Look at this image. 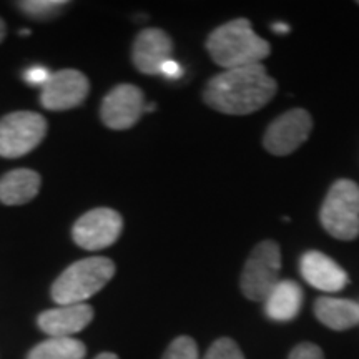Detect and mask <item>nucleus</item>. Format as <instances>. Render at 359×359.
I'll list each match as a JSON object with an SVG mask.
<instances>
[{
    "mask_svg": "<svg viewBox=\"0 0 359 359\" xmlns=\"http://www.w3.org/2000/svg\"><path fill=\"white\" fill-rule=\"evenodd\" d=\"M25 15L34 20H50L55 19L69 6L65 0H27V2L17 4Z\"/></svg>",
    "mask_w": 359,
    "mask_h": 359,
    "instance_id": "nucleus-18",
    "label": "nucleus"
},
{
    "mask_svg": "<svg viewBox=\"0 0 359 359\" xmlns=\"http://www.w3.org/2000/svg\"><path fill=\"white\" fill-rule=\"evenodd\" d=\"M206 50L224 70L262 64L271 52L266 40L251 29L246 19H235L215 29L206 40Z\"/></svg>",
    "mask_w": 359,
    "mask_h": 359,
    "instance_id": "nucleus-2",
    "label": "nucleus"
},
{
    "mask_svg": "<svg viewBox=\"0 0 359 359\" xmlns=\"http://www.w3.org/2000/svg\"><path fill=\"white\" fill-rule=\"evenodd\" d=\"M311 130L313 118L306 110H288L269 123L263 137V147L276 156L290 155L308 140Z\"/></svg>",
    "mask_w": 359,
    "mask_h": 359,
    "instance_id": "nucleus-8",
    "label": "nucleus"
},
{
    "mask_svg": "<svg viewBox=\"0 0 359 359\" xmlns=\"http://www.w3.org/2000/svg\"><path fill=\"white\" fill-rule=\"evenodd\" d=\"M50 75L52 74L47 69H45V67L34 65V67H30V69H27L24 72V80L29 85H32V87H40V88H42L43 85L48 82Z\"/></svg>",
    "mask_w": 359,
    "mask_h": 359,
    "instance_id": "nucleus-21",
    "label": "nucleus"
},
{
    "mask_svg": "<svg viewBox=\"0 0 359 359\" xmlns=\"http://www.w3.org/2000/svg\"><path fill=\"white\" fill-rule=\"evenodd\" d=\"M299 269L308 285L326 293H336L348 285L346 271L321 251L304 253L299 262Z\"/></svg>",
    "mask_w": 359,
    "mask_h": 359,
    "instance_id": "nucleus-13",
    "label": "nucleus"
},
{
    "mask_svg": "<svg viewBox=\"0 0 359 359\" xmlns=\"http://www.w3.org/2000/svg\"><path fill=\"white\" fill-rule=\"evenodd\" d=\"M114 275L115 263L110 258L79 259L53 281L50 294L58 306L80 304L105 288Z\"/></svg>",
    "mask_w": 359,
    "mask_h": 359,
    "instance_id": "nucleus-3",
    "label": "nucleus"
},
{
    "mask_svg": "<svg viewBox=\"0 0 359 359\" xmlns=\"http://www.w3.org/2000/svg\"><path fill=\"white\" fill-rule=\"evenodd\" d=\"M173 42L165 30L145 29L135 39L132 60L142 74L160 75L165 62L172 58Z\"/></svg>",
    "mask_w": 359,
    "mask_h": 359,
    "instance_id": "nucleus-11",
    "label": "nucleus"
},
{
    "mask_svg": "<svg viewBox=\"0 0 359 359\" xmlns=\"http://www.w3.org/2000/svg\"><path fill=\"white\" fill-rule=\"evenodd\" d=\"M93 359H120V358L116 356L115 353H109V351H107V353H100V354H98V356H95Z\"/></svg>",
    "mask_w": 359,
    "mask_h": 359,
    "instance_id": "nucleus-25",
    "label": "nucleus"
},
{
    "mask_svg": "<svg viewBox=\"0 0 359 359\" xmlns=\"http://www.w3.org/2000/svg\"><path fill=\"white\" fill-rule=\"evenodd\" d=\"M276 82L262 64L224 70L206 85L203 98L219 114L250 115L275 97Z\"/></svg>",
    "mask_w": 359,
    "mask_h": 359,
    "instance_id": "nucleus-1",
    "label": "nucleus"
},
{
    "mask_svg": "<svg viewBox=\"0 0 359 359\" xmlns=\"http://www.w3.org/2000/svg\"><path fill=\"white\" fill-rule=\"evenodd\" d=\"M145 97L137 85H116L102 100V122L111 130H128L145 111Z\"/></svg>",
    "mask_w": 359,
    "mask_h": 359,
    "instance_id": "nucleus-9",
    "label": "nucleus"
},
{
    "mask_svg": "<svg viewBox=\"0 0 359 359\" xmlns=\"http://www.w3.org/2000/svg\"><path fill=\"white\" fill-rule=\"evenodd\" d=\"M93 321V308L87 303L65 304L40 313L37 325L50 338H72Z\"/></svg>",
    "mask_w": 359,
    "mask_h": 359,
    "instance_id": "nucleus-12",
    "label": "nucleus"
},
{
    "mask_svg": "<svg viewBox=\"0 0 359 359\" xmlns=\"http://www.w3.org/2000/svg\"><path fill=\"white\" fill-rule=\"evenodd\" d=\"M42 180L34 170H12L0 178V201L7 206L25 205L39 195Z\"/></svg>",
    "mask_w": 359,
    "mask_h": 359,
    "instance_id": "nucleus-14",
    "label": "nucleus"
},
{
    "mask_svg": "<svg viewBox=\"0 0 359 359\" xmlns=\"http://www.w3.org/2000/svg\"><path fill=\"white\" fill-rule=\"evenodd\" d=\"M161 359H200L198 348L190 336H178L168 344Z\"/></svg>",
    "mask_w": 359,
    "mask_h": 359,
    "instance_id": "nucleus-19",
    "label": "nucleus"
},
{
    "mask_svg": "<svg viewBox=\"0 0 359 359\" xmlns=\"http://www.w3.org/2000/svg\"><path fill=\"white\" fill-rule=\"evenodd\" d=\"M288 359H325V354L316 344L302 343L290 353Z\"/></svg>",
    "mask_w": 359,
    "mask_h": 359,
    "instance_id": "nucleus-22",
    "label": "nucleus"
},
{
    "mask_svg": "<svg viewBox=\"0 0 359 359\" xmlns=\"http://www.w3.org/2000/svg\"><path fill=\"white\" fill-rule=\"evenodd\" d=\"M30 34V30L29 29H24V30H20V35H29Z\"/></svg>",
    "mask_w": 359,
    "mask_h": 359,
    "instance_id": "nucleus-27",
    "label": "nucleus"
},
{
    "mask_svg": "<svg viewBox=\"0 0 359 359\" xmlns=\"http://www.w3.org/2000/svg\"><path fill=\"white\" fill-rule=\"evenodd\" d=\"M122 215L111 208H95L75 222L72 236L80 248L98 251L114 245L122 235Z\"/></svg>",
    "mask_w": 359,
    "mask_h": 359,
    "instance_id": "nucleus-7",
    "label": "nucleus"
},
{
    "mask_svg": "<svg viewBox=\"0 0 359 359\" xmlns=\"http://www.w3.org/2000/svg\"><path fill=\"white\" fill-rule=\"evenodd\" d=\"M314 314L330 330L346 331L359 323V304L351 299L320 298L314 303Z\"/></svg>",
    "mask_w": 359,
    "mask_h": 359,
    "instance_id": "nucleus-16",
    "label": "nucleus"
},
{
    "mask_svg": "<svg viewBox=\"0 0 359 359\" xmlns=\"http://www.w3.org/2000/svg\"><path fill=\"white\" fill-rule=\"evenodd\" d=\"M321 223L331 236L349 241L359 236V185L338 180L327 191L321 208Z\"/></svg>",
    "mask_w": 359,
    "mask_h": 359,
    "instance_id": "nucleus-4",
    "label": "nucleus"
},
{
    "mask_svg": "<svg viewBox=\"0 0 359 359\" xmlns=\"http://www.w3.org/2000/svg\"><path fill=\"white\" fill-rule=\"evenodd\" d=\"M281 251L275 241H262L255 246L241 273V291L251 302H264L280 283Z\"/></svg>",
    "mask_w": 359,
    "mask_h": 359,
    "instance_id": "nucleus-5",
    "label": "nucleus"
},
{
    "mask_svg": "<svg viewBox=\"0 0 359 359\" xmlns=\"http://www.w3.org/2000/svg\"><path fill=\"white\" fill-rule=\"evenodd\" d=\"M6 34H7L6 24H4V20H2V19H0V42H2V40L6 39Z\"/></svg>",
    "mask_w": 359,
    "mask_h": 359,
    "instance_id": "nucleus-26",
    "label": "nucleus"
},
{
    "mask_svg": "<svg viewBox=\"0 0 359 359\" xmlns=\"http://www.w3.org/2000/svg\"><path fill=\"white\" fill-rule=\"evenodd\" d=\"M303 306V290L298 283L281 280L264 299V313L273 321H291Z\"/></svg>",
    "mask_w": 359,
    "mask_h": 359,
    "instance_id": "nucleus-15",
    "label": "nucleus"
},
{
    "mask_svg": "<svg viewBox=\"0 0 359 359\" xmlns=\"http://www.w3.org/2000/svg\"><path fill=\"white\" fill-rule=\"evenodd\" d=\"M160 75H163V77L168 80H177L183 75V69L177 60L170 58V60H167L163 65H161Z\"/></svg>",
    "mask_w": 359,
    "mask_h": 359,
    "instance_id": "nucleus-23",
    "label": "nucleus"
},
{
    "mask_svg": "<svg viewBox=\"0 0 359 359\" xmlns=\"http://www.w3.org/2000/svg\"><path fill=\"white\" fill-rule=\"evenodd\" d=\"M273 30H275L276 34L285 35V34H288V32H290V27L286 25V24H283V22H280V24H275V25H273Z\"/></svg>",
    "mask_w": 359,
    "mask_h": 359,
    "instance_id": "nucleus-24",
    "label": "nucleus"
},
{
    "mask_svg": "<svg viewBox=\"0 0 359 359\" xmlns=\"http://www.w3.org/2000/svg\"><path fill=\"white\" fill-rule=\"evenodd\" d=\"M203 359H245V356L231 338H219L208 348Z\"/></svg>",
    "mask_w": 359,
    "mask_h": 359,
    "instance_id": "nucleus-20",
    "label": "nucleus"
},
{
    "mask_svg": "<svg viewBox=\"0 0 359 359\" xmlns=\"http://www.w3.org/2000/svg\"><path fill=\"white\" fill-rule=\"evenodd\" d=\"M87 348L75 338H48L32 348L27 359H83Z\"/></svg>",
    "mask_w": 359,
    "mask_h": 359,
    "instance_id": "nucleus-17",
    "label": "nucleus"
},
{
    "mask_svg": "<svg viewBox=\"0 0 359 359\" xmlns=\"http://www.w3.org/2000/svg\"><path fill=\"white\" fill-rule=\"evenodd\" d=\"M90 83L82 72L74 69L58 70L50 75L40 90V103L43 109L64 111L82 105L88 95Z\"/></svg>",
    "mask_w": 359,
    "mask_h": 359,
    "instance_id": "nucleus-10",
    "label": "nucleus"
},
{
    "mask_svg": "<svg viewBox=\"0 0 359 359\" xmlns=\"http://www.w3.org/2000/svg\"><path fill=\"white\" fill-rule=\"evenodd\" d=\"M47 133V120L35 111H13L0 120V156L20 158L35 150Z\"/></svg>",
    "mask_w": 359,
    "mask_h": 359,
    "instance_id": "nucleus-6",
    "label": "nucleus"
}]
</instances>
